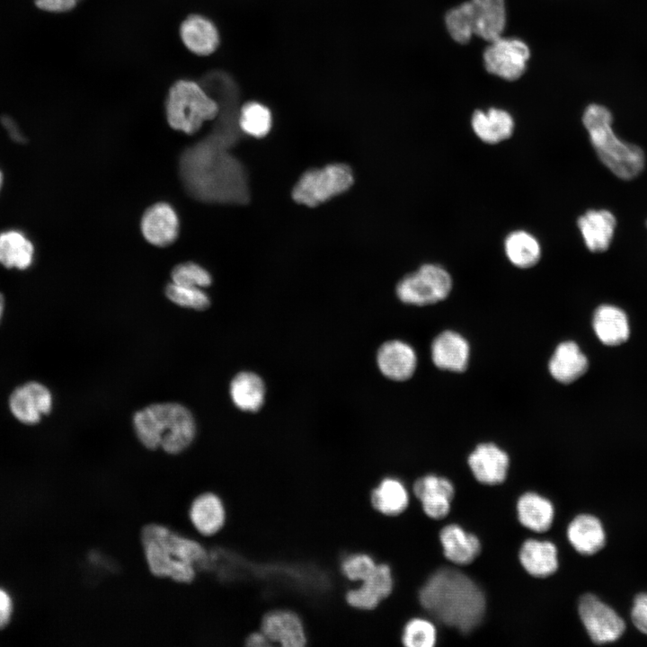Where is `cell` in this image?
I'll use <instances>...</instances> for the list:
<instances>
[{
    "label": "cell",
    "instance_id": "cell-1",
    "mask_svg": "<svg viewBox=\"0 0 647 647\" xmlns=\"http://www.w3.org/2000/svg\"><path fill=\"white\" fill-rule=\"evenodd\" d=\"M234 139L217 131L187 148L181 157V173L188 191L208 202H244L248 196L244 173L226 150Z\"/></svg>",
    "mask_w": 647,
    "mask_h": 647
},
{
    "label": "cell",
    "instance_id": "cell-2",
    "mask_svg": "<svg viewBox=\"0 0 647 647\" xmlns=\"http://www.w3.org/2000/svg\"><path fill=\"white\" fill-rule=\"evenodd\" d=\"M422 607L440 623L468 633L485 612V598L478 586L457 570L436 571L419 591Z\"/></svg>",
    "mask_w": 647,
    "mask_h": 647
},
{
    "label": "cell",
    "instance_id": "cell-3",
    "mask_svg": "<svg viewBox=\"0 0 647 647\" xmlns=\"http://www.w3.org/2000/svg\"><path fill=\"white\" fill-rule=\"evenodd\" d=\"M140 541L146 564L158 578L190 583L208 563V552L199 541L163 524L144 526Z\"/></svg>",
    "mask_w": 647,
    "mask_h": 647
},
{
    "label": "cell",
    "instance_id": "cell-4",
    "mask_svg": "<svg viewBox=\"0 0 647 647\" xmlns=\"http://www.w3.org/2000/svg\"><path fill=\"white\" fill-rule=\"evenodd\" d=\"M133 427L140 443L150 450L161 448L177 455L194 440L196 424L191 412L176 403L151 404L133 416Z\"/></svg>",
    "mask_w": 647,
    "mask_h": 647
},
{
    "label": "cell",
    "instance_id": "cell-5",
    "mask_svg": "<svg viewBox=\"0 0 647 647\" xmlns=\"http://www.w3.org/2000/svg\"><path fill=\"white\" fill-rule=\"evenodd\" d=\"M612 121L609 110L597 103L589 104L582 116V123L601 162L617 177L632 180L644 168L643 150L619 139L614 133Z\"/></svg>",
    "mask_w": 647,
    "mask_h": 647
},
{
    "label": "cell",
    "instance_id": "cell-6",
    "mask_svg": "<svg viewBox=\"0 0 647 647\" xmlns=\"http://www.w3.org/2000/svg\"><path fill=\"white\" fill-rule=\"evenodd\" d=\"M165 111L171 128L191 135L218 115L219 106L196 82L179 80L169 89Z\"/></svg>",
    "mask_w": 647,
    "mask_h": 647
},
{
    "label": "cell",
    "instance_id": "cell-7",
    "mask_svg": "<svg viewBox=\"0 0 647 647\" xmlns=\"http://www.w3.org/2000/svg\"><path fill=\"white\" fill-rule=\"evenodd\" d=\"M353 175L343 164H332L306 172L296 183L292 197L299 204L318 206L350 188Z\"/></svg>",
    "mask_w": 647,
    "mask_h": 647
},
{
    "label": "cell",
    "instance_id": "cell-8",
    "mask_svg": "<svg viewBox=\"0 0 647 647\" xmlns=\"http://www.w3.org/2000/svg\"><path fill=\"white\" fill-rule=\"evenodd\" d=\"M451 288L449 273L440 265L427 263L398 282L396 295L403 303L423 306L444 300Z\"/></svg>",
    "mask_w": 647,
    "mask_h": 647
},
{
    "label": "cell",
    "instance_id": "cell-9",
    "mask_svg": "<svg viewBox=\"0 0 647 647\" xmlns=\"http://www.w3.org/2000/svg\"><path fill=\"white\" fill-rule=\"evenodd\" d=\"M578 610L589 636L595 643L615 642L625 632L624 620L593 594L588 593L581 597Z\"/></svg>",
    "mask_w": 647,
    "mask_h": 647
},
{
    "label": "cell",
    "instance_id": "cell-10",
    "mask_svg": "<svg viewBox=\"0 0 647 647\" xmlns=\"http://www.w3.org/2000/svg\"><path fill=\"white\" fill-rule=\"evenodd\" d=\"M529 56V49L524 41L501 36L490 41L484 49L483 62L490 74L513 81L524 74Z\"/></svg>",
    "mask_w": 647,
    "mask_h": 647
},
{
    "label": "cell",
    "instance_id": "cell-11",
    "mask_svg": "<svg viewBox=\"0 0 647 647\" xmlns=\"http://www.w3.org/2000/svg\"><path fill=\"white\" fill-rule=\"evenodd\" d=\"M394 576L386 563H377L374 571L360 584L345 592V603L355 610L368 612L377 609L394 590Z\"/></svg>",
    "mask_w": 647,
    "mask_h": 647
},
{
    "label": "cell",
    "instance_id": "cell-12",
    "mask_svg": "<svg viewBox=\"0 0 647 647\" xmlns=\"http://www.w3.org/2000/svg\"><path fill=\"white\" fill-rule=\"evenodd\" d=\"M260 630L273 645L303 647L308 643L303 618L294 610L275 608L261 617Z\"/></svg>",
    "mask_w": 647,
    "mask_h": 647
},
{
    "label": "cell",
    "instance_id": "cell-13",
    "mask_svg": "<svg viewBox=\"0 0 647 647\" xmlns=\"http://www.w3.org/2000/svg\"><path fill=\"white\" fill-rule=\"evenodd\" d=\"M188 518L198 534L210 537L223 529L227 519V512L221 496L214 492L206 491L195 496L191 501Z\"/></svg>",
    "mask_w": 647,
    "mask_h": 647
},
{
    "label": "cell",
    "instance_id": "cell-14",
    "mask_svg": "<svg viewBox=\"0 0 647 647\" xmlns=\"http://www.w3.org/2000/svg\"><path fill=\"white\" fill-rule=\"evenodd\" d=\"M9 406L13 416L25 424H35L48 414L52 406L49 390L40 383L29 382L17 387L10 396Z\"/></svg>",
    "mask_w": 647,
    "mask_h": 647
},
{
    "label": "cell",
    "instance_id": "cell-15",
    "mask_svg": "<svg viewBox=\"0 0 647 647\" xmlns=\"http://www.w3.org/2000/svg\"><path fill=\"white\" fill-rule=\"evenodd\" d=\"M414 496L421 501L425 514L435 519L445 518L454 498V486L445 477L428 474L418 478L413 485Z\"/></svg>",
    "mask_w": 647,
    "mask_h": 647
},
{
    "label": "cell",
    "instance_id": "cell-16",
    "mask_svg": "<svg viewBox=\"0 0 647 647\" xmlns=\"http://www.w3.org/2000/svg\"><path fill=\"white\" fill-rule=\"evenodd\" d=\"M380 373L393 381H405L415 372L417 356L413 348L400 340L384 342L377 352Z\"/></svg>",
    "mask_w": 647,
    "mask_h": 647
},
{
    "label": "cell",
    "instance_id": "cell-17",
    "mask_svg": "<svg viewBox=\"0 0 647 647\" xmlns=\"http://www.w3.org/2000/svg\"><path fill=\"white\" fill-rule=\"evenodd\" d=\"M468 465L479 483L497 485L506 479L510 459L495 444L483 443L469 455Z\"/></svg>",
    "mask_w": 647,
    "mask_h": 647
},
{
    "label": "cell",
    "instance_id": "cell-18",
    "mask_svg": "<svg viewBox=\"0 0 647 647\" xmlns=\"http://www.w3.org/2000/svg\"><path fill=\"white\" fill-rule=\"evenodd\" d=\"M141 231L146 240L156 246L173 244L179 234V219L167 203L159 202L148 208L141 219Z\"/></svg>",
    "mask_w": 647,
    "mask_h": 647
},
{
    "label": "cell",
    "instance_id": "cell-19",
    "mask_svg": "<svg viewBox=\"0 0 647 647\" xmlns=\"http://www.w3.org/2000/svg\"><path fill=\"white\" fill-rule=\"evenodd\" d=\"M577 226L586 247L600 253L607 250L612 242L616 219L609 210L589 209L578 218Z\"/></svg>",
    "mask_w": 647,
    "mask_h": 647
},
{
    "label": "cell",
    "instance_id": "cell-20",
    "mask_svg": "<svg viewBox=\"0 0 647 647\" xmlns=\"http://www.w3.org/2000/svg\"><path fill=\"white\" fill-rule=\"evenodd\" d=\"M469 344L459 333L445 331L431 344V358L435 366L443 370L462 372L469 360Z\"/></svg>",
    "mask_w": 647,
    "mask_h": 647
},
{
    "label": "cell",
    "instance_id": "cell-21",
    "mask_svg": "<svg viewBox=\"0 0 647 647\" xmlns=\"http://www.w3.org/2000/svg\"><path fill=\"white\" fill-rule=\"evenodd\" d=\"M180 37L187 49L198 56L212 54L219 44L216 26L198 14L190 15L182 22Z\"/></svg>",
    "mask_w": 647,
    "mask_h": 647
},
{
    "label": "cell",
    "instance_id": "cell-22",
    "mask_svg": "<svg viewBox=\"0 0 647 647\" xmlns=\"http://www.w3.org/2000/svg\"><path fill=\"white\" fill-rule=\"evenodd\" d=\"M409 492L397 478L386 476L370 491L369 503L374 511L385 517L402 514L409 505Z\"/></svg>",
    "mask_w": 647,
    "mask_h": 647
},
{
    "label": "cell",
    "instance_id": "cell-23",
    "mask_svg": "<svg viewBox=\"0 0 647 647\" xmlns=\"http://www.w3.org/2000/svg\"><path fill=\"white\" fill-rule=\"evenodd\" d=\"M439 539L445 557L456 564H469L481 552L478 537L465 532L456 524L444 527L440 530Z\"/></svg>",
    "mask_w": 647,
    "mask_h": 647
},
{
    "label": "cell",
    "instance_id": "cell-24",
    "mask_svg": "<svg viewBox=\"0 0 647 647\" xmlns=\"http://www.w3.org/2000/svg\"><path fill=\"white\" fill-rule=\"evenodd\" d=\"M588 366V359L579 346L573 341H564L556 347L548 369L556 381L570 384L581 377Z\"/></svg>",
    "mask_w": 647,
    "mask_h": 647
},
{
    "label": "cell",
    "instance_id": "cell-25",
    "mask_svg": "<svg viewBox=\"0 0 647 647\" xmlns=\"http://www.w3.org/2000/svg\"><path fill=\"white\" fill-rule=\"evenodd\" d=\"M474 32L486 41L500 38L506 23L504 0H470Z\"/></svg>",
    "mask_w": 647,
    "mask_h": 647
},
{
    "label": "cell",
    "instance_id": "cell-26",
    "mask_svg": "<svg viewBox=\"0 0 647 647\" xmlns=\"http://www.w3.org/2000/svg\"><path fill=\"white\" fill-rule=\"evenodd\" d=\"M471 126L483 142L497 144L510 137L514 130V120L508 111L491 108L487 111H475L471 119Z\"/></svg>",
    "mask_w": 647,
    "mask_h": 647
},
{
    "label": "cell",
    "instance_id": "cell-27",
    "mask_svg": "<svg viewBox=\"0 0 647 647\" xmlns=\"http://www.w3.org/2000/svg\"><path fill=\"white\" fill-rule=\"evenodd\" d=\"M567 536L573 548L581 554L590 555L605 545L606 535L599 519L589 514H581L569 524Z\"/></svg>",
    "mask_w": 647,
    "mask_h": 647
},
{
    "label": "cell",
    "instance_id": "cell-28",
    "mask_svg": "<svg viewBox=\"0 0 647 647\" xmlns=\"http://www.w3.org/2000/svg\"><path fill=\"white\" fill-rule=\"evenodd\" d=\"M518 558L523 568L535 577H547L558 568L557 549L549 541L526 540L521 545Z\"/></svg>",
    "mask_w": 647,
    "mask_h": 647
},
{
    "label": "cell",
    "instance_id": "cell-29",
    "mask_svg": "<svg viewBox=\"0 0 647 647\" xmlns=\"http://www.w3.org/2000/svg\"><path fill=\"white\" fill-rule=\"evenodd\" d=\"M229 392L232 402L239 410L254 412L264 403L266 387L259 375L243 371L232 379Z\"/></svg>",
    "mask_w": 647,
    "mask_h": 647
},
{
    "label": "cell",
    "instance_id": "cell-30",
    "mask_svg": "<svg viewBox=\"0 0 647 647\" xmlns=\"http://www.w3.org/2000/svg\"><path fill=\"white\" fill-rule=\"evenodd\" d=\"M593 329L599 341L607 346L624 343L630 332L626 315L620 308L609 305L597 308Z\"/></svg>",
    "mask_w": 647,
    "mask_h": 647
},
{
    "label": "cell",
    "instance_id": "cell-31",
    "mask_svg": "<svg viewBox=\"0 0 647 647\" xmlns=\"http://www.w3.org/2000/svg\"><path fill=\"white\" fill-rule=\"evenodd\" d=\"M519 522L535 532H545L552 526L554 510L552 502L546 498L535 493L526 492L517 503Z\"/></svg>",
    "mask_w": 647,
    "mask_h": 647
},
{
    "label": "cell",
    "instance_id": "cell-32",
    "mask_svg": "<svg viewBox=\"0 0 647 647\" xmlns=\"http://www.w3.org/2000/svg\"><path fill=\"white\" fill-rule=\"evenodd\" d=\"M34 258V247L20 231L7 230L0 234V263L6 268L24 270Z\"/></svg>",
    "mask_w": 647,
    "mask_h": 647
},
{
    "label": "cell",
    "instance_id": "cell-33",
    "mask_svg": "<svg viewBox=\"0 0 647 647\" xmlns=\"http://www.w3.org/2000/svg\"><path fill=\"white\" fill-rule=\"evenodd\" d=\"M504 252L514 266L522 269L536 265L541 257L538 240L525 230H515L506 236Z\"/></svg>",
    "mask_w": 647,
    "mask_h": 647
},
{
    "label": "cell",
    "instance_id": "cell-34",
    "mask_svg": "<svg viewBox=\"0 0 647 647\" xmlns=\"http://www.w3.org/2000/svg\"><path fill=\"white\" fill-rule=\"evenodd\" d=\"M238 125L240 129L248 136L265 137L271 129V113L266 106L259 102H248L240 111Z\"/></svg>",
    "mask_w": 647,
    "mask_h": 647
},
{
    "label": "cell",
    "instance_id": "cell-35",
    "mask_svg": "<svg viewBox=\"0 0 647 647\" xmlns=\"http://www.w3.org/2000/svg\"><path fill=\"white\" fill-rule=\"evenodd\" d=\"M447 29L454 40L467 43L474 32V17L470 2L450 9L445 17Z\"/></svg>",
    "mask_w": 647,
    "mask_h": 647
},
{
    "label": "cell",
    "instance_id": "cell-36",
    "mask_svg": "<svg viewBox=\"0 0 647 647\" xmlns=\"http://www.w3.org/2000/svg\"><path fill=\"white\" fill-rule=\"evenodd\" d=\"M378 562L366 552H353L340 561V571L348 582H359L376 568Z\"/></svg>",
    "mask_w": 647,
    "mask_h": 647
},
{
    "label": "cell",
    "instance_id": "cell-37",
    "mask_svg": "<svg viewBox=\"0 0 647 647\" xmlns=\"http://www.w3.org/2000/svg\"><path fill=\"white\" fill-rule=\"evenodd\" d=\"M401 640L407 647H432L437 640V631L429 620L415 617L405 624Z\"/></svg>",
    "mask_w": 647,
    "mask_h": 647
},
{
    "label": "cell",
    "instance_id": "cell-38",
    "mask_svg": "<svg viewBox=\"0 0 647 647\" xmlns=\"http://www.w3.org/2000/svg\"><path fill=\"white\" fill-rule=\"evenodd\" d=\"M165 295L173 303L196 310H204L210 305L209 297L200 288L170 283L165 288Z\"/></svg>",
    "mask_w": 647,
    "mask_h": 647
},
{
    "label": "cell",
    "instance_id": "cell-39",
    "mask_svg": "<svg viewBox=\"0 0 647 647\" xmlns=\"http://www.w3.org/2000/svg\"><path fill=\"white\" fill-rule=\"evenodd\" d=\"M172 279L173 283L196 288L208 287L212 282L209 272L194 262L175 266L172 270Z\"/></svg>",
    "mask_w": 647,
    "mask_h": 647
},
{
    "label": "cell",
    "instance_id": "cell-40",
    "mask_svg": "<svg viewBox=\"0 0 647 647\" xmlns=\"http://www.w3.org/2000/svg\"><path fill=\"white\" fill-rule=\"evenodd\" d=\"M631 617L635 627L647 634V593H640L634 598Z\"/></svg>",
    "mask_w": 647,
    "mask_h": 647
},
{
    "label": "cell",
    "instance_id": "cell-41",
    "mask_svg": "<svg viewBox=\"0 0 647 647\" xmlns=\"http://www.w3.org/2000/svg\"><path fill=\"white\" fill-rule=\"evenodd\" d=\"M12 609L13 605L10 596L6 591L0 589V629L4 628L8 624Z\"/></svg>",
    "mask_w": 647,
    "mask_h": 647
},
{
    "label": "cell",
    "instance_id": "cell-42",
    "mask_svg": "<svg viewBox=\"0 0 647 647\" xmlns=\"http://www.w3.org/2000/svg\"><path fill=\"white\" fill-rule=\"evenodd\" d=\"M244 644L250 647H269L273 645L260 629L249 633L244 638Z\"/></svg>",
    "mask_w": 647,
    "mask_h": 647
},
{
    "label": "cell",
    "instance_id": "cell-43",
    "mask_svg": "<svg viewBox=\"0 0 647 647\" xmlns=\"http://www.w3.org/2000/svg\"><path fill=\"white\" fill-rule=\"evenodd\" d=\"M2 122L6 130L8 131L10 137H12L15 141L18 142H22L23 140V136L22 135L18 127L11 118L7 116L3 117Z\"/></svg>",
    "mask_w": 647,
    "mask_h": 647
},
{
    "label": "cell",
    "instance_id": "cell-44",
    "mask_svg": "<svg viewBox=\"0 0 647 647\" xmlns=\"http://www.w3.org/2000/svg\"><path fill=\"white\" fill-rule=\"evenodd\" d=\"M4 307V297L2 296V294H0V321H1V318L3 315Z\"/></svg>",
    "mask_w": 647,
    "mask_h": 647
},
{
    "label": "cell",
    "instance_id": "cell-45",
    "mask_svg": "<svg viewBox=\"0 0 647 647\" xmlns=\"http://www.w3.org/2000/svg\"><path fill=\"white\" fill-rule=\"evenodd\" d=\"M2 182H3V176H2V173H1V171H0V189H1V186H2Z\"/></svg>",
    "mask_w": 647,
    "mask_h": 647
},
{
    "label": "cell",
    "instance_id": "cell-46",
    "mask_svg": "<svg viewBox=\"0 0 647 647\" xmlns=\"http://www.w3.org/2000/svg\"><path fill=\"white\" fill-rule=\"evenodd\" d=\"M646 226H647V222H646Z\"/></svg>",
    "mask_w": 647,
    "mask_h": 647
},
{
    "label": "cell",
    "instance_id": "cell-47",
    "mask_svg": "<svg viewBox=\"0 0 647 647\" xmlns=\"http://www.w3.org/2000/svg\"><path fill=\"white\" fill-rule=\"evenodd\" d=\"M76 1H79V0H76Z\"/></svg>",
    "mask_w": 647,
    "mask_h": 647
}]
</instances>
